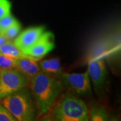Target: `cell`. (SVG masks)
<instances>
[{"label": "cell", "instance_id": "277c9868", "mask_svg": "<svg viewBox=\"0 0 121 121\" xmlns=\"http://www.w3.org/2000/svg\"><path fill=\"white\" fill-rule=\"evenodd\" d=\"M28 85L27 78L17 69L0 70V100Z\"/></svg>", "mask_w": 121, "mask_h": 121}, {"label": "cell", "instance_id": "5b68a950", "mask_svg": "<svg viewBox=\"0 0 121 121\" xmlns=\"http://www.w3.org/2000/svg\"><path fill=\"white\" fill-rule=\"evenodd\" d=\"M60 79L63 88L75 96H87L91 94V81L87 71L83 73L63 72Z\"/></svg>", "mask_w": 121, "mask_h": 121}, {"label": "cell", "instance_id": "8fae6325", "mask_svg": "<svg viewBox=\"0 0 121 121\" xmlns=\"http://www.w3.org/2000/svg\"><path fill=\"white\" fill-rule=\"evenodd\" d=\"M0 55H4L10 56L14 59L28 58V59H32L36 60L35 58L31 57L29 55L21 51L14 44L12 40H8V42H6L5 43L0 47Z\"/></svg>", "mask_w": 121, "mask_h": 121}, {"label": "cell", "instance_id": "52a82bcc", "mask_svg": "<svg viewBox=\"0 0 121 121\" xmlns=\"http://www.w3.org/2000/svg\"><path fill=\"white\" fill-rule=\"evenodd\" d=\"M54 47V35L51 32H44L35 44L27 49L24 53L39 60L51 52Z\"/></svg>", "mask_w": 121, "mask_h": 121}, {"label": "cell", "instance_id": "4fadbf2b", "mask_svg": "<svg viewBox=\"0 0 121 121\" xmlns=\"http://www.w3.org/2000/svg\"><path fill=\"white\" fill-rule=\"evenodd\" d=\"M21 30V25L18 22L15 23L14 24L9 26L7 29L4 30L1 33H2L9 40L13 41L14 39L20 34Z\"/></svg>", "mask_w": 121, "mask_h": 121}, {"label": "cell", "instance_id": "e0dca14e", "mask_svg": "<svg viewBox=\"0 0 121 121\" xmlns=\"http://www.w3.org/2000/svg\"><path fill=\"white\" fill-rule=\"evenodd\" d=\"M0 121H16L8 110L0 102Z\"/></svg>", "mask_w": 121, "mask_h": 121}, {"label": "cell", "instance_id": "9a60e30c", "mask_svg": "<svg viewBox=\"0 0 121 121\" xmlns=\"http://www.w3.org/2000/svg\"><path fill=\"white\" fill-rule=\"evenodd\" d=\"M17 22V20L13 16H12L11 13L0 18V32H3Z\"/></svg>", "mask_w": 121, "mask_h": 121}, {"label": "cell", "instance_id": "30bf717a", "mask_svg": "<svg viewBox=\"0 0 121 121\" xmlns=\"http://www.w3.org/2000/svg\"><path fill=\"white\" fill-rule=\"evenodd\" d=\"M39 65L40 71L44 73L60 79V76L63 73V71L60 60L58 58H52L48 60H40Z\"/></svg>", "mask_w": 121, "mask_h": 121}, {"label": "cell", "instance_id": "2e32d148", "mask_svg": "<svg viewBox=\"0 0 121 121\" xmlns=\"http://www.w3.org/2000/svg\"><path fill=\"white\" fill-rule=\"evenodd\" d=\"M12 4L9 0H0V18L11 13Z\"/></svg>", "mask_w": 121, "mask_h": 121}, {"label": "cell", "instance_id": "ac0fdd59", "mask_svg": "<svg viewBox=\"0 0 121 121\" xmlns=\"http://www.w3.org/2000/svg\"><path fill=\"white\" fill-rule=\"evenodd\" d=\"M8 39H7L2 33H0V47L5 43L6 42H8Z\"/></svg>", "mask_w": 121, "mask_h": 121}, {"label": "cell", "instance_id": "9c48e42d", "mask_svg": "<svg viewBox=\"0 0 121 121\" xmlns=\"http://www.w3.org/2000/svg\"><path fill=\"white\" fill-rule=\"evenodd\" d=\"M15 69H17L27 78L28 83L36 75L41 71L38 60L28 58L16 59Z\"/></svg>", "mask_w": 121, "mask_h": 121}, {"label": "cell", "instance_id": "d6986e66", "mask_svg": "<svg viewBox=\"0 0 121 121\" xmlns=\"http://www.w3.org/2000/svg\"><path fill=\"white\" fill-rule=\"evenodd\" d=\"M0 33H1V32H0Z\"/></svg>", "mask_w": 121, "mask_h": 121}, {"label": "cell", "instance_id": "3957f363", "mask_svg": "<svg viewBox=\"0 0 121 121\" xmlns=\"http://www.w3.org/2000/svg\"><path fill=\"white\" fill-rule=\"evenodd\" d=\"M18 121H32L36 118L37 112L30 90L27 87L0 100Z\"/></svg>", "mask_w": 121, "mask_h": 121}, {"label": "cell", "instance_id": "7c38bea8", "mask_svg": "<svg viewBox=\"0 0 121 121\" xmlns=\"http://www.w3.org/2000/svg\"><path fill=\"white\" fill-rule=\"evenodd\" d=\"M89 120L91 121H104L108 120V115L105 108L101 105L92 106L88 109Z\"/></svg>", "mask_w": 121, "mask_h": 121}, {"label": "cell", "instance_id": "5bb4252c", "mask_svg": "<svg viewBox=\"0 0 121 121\" xmlns=\"http://www.w3.org/2000/svg\"><path fill=\"white\" fill-rule=\"evenodd\" d=\"M16 59L0 55V70L15 68Z\"/></svg>", "mask_w": 121, "mask_h": 121}, {"label": "cell", "instance_id": "7a4b0ae2", "mask_svg": "<svg viewBox=\"0 0 121 121\" xmlns=\"http://www.w3.org/2000/svg\"><path fill=\"white\" fill-rule=\"evenodd\" d=\"M44 120L55 121H88V108L78 96L65 92L59 96Z\"/></svg>", "mask_w": 121, "mask_h": 121}, {"label": "cell", "instance_id": "6da1fadb", "mask_svg": "<svg viewBox=\"0 0 121 121\" xmlns=\"http://www.w3.org/2000/svg\"><path fill=\"white\" fill-rule=\"evenodd\" d=\"M28 87L39 117H44L49 112L63 90L59 78L42 71L30 80Z\"/></svg>", "mask_w": 121, "mask_h": 121}, {"label": "cell", "instance_id": "ba28073f", "mask_svg": "<svg viewBox=\"0 0 121 121\" xmlns=\"http://www.w3.org/2000/svg\"><path fill=\"white\" fill-rule=\"evenodd\" d=\"M44 32V26H35L27 28L20 32L13 40L14 44L24 53L27 49L34 44Z\"/></svg>", "mask_w": 121, "mask_h": 121}, {"label": "cell", "instance_id": "8992f818", "mask_svg": "<svg viewBox=\"0 0 121 121\" xmlns=\"http://www.w3.org/2000/svg\"><path fill=\"white\" fill-rule=\"evenodd\" d=\"M87 73L95 90H102L106 83L107 71L102 58L89 59Z\"/></svg>", "mask_w": 121, "mask_h": 121}]
</instances>
